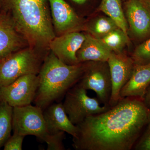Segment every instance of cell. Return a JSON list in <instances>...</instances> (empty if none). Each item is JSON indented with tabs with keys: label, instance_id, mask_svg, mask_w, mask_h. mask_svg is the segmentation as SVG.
I'll return each mask as SVG.
<instances>
[{
	"label": "cell",
	"instance_id": "7",
	"mask_svg": "<svg viewBox=\"0 0 150 150\" xmlns=\"http://www.w3.org/2000/svg\"><path fill=\"white\" fill-rule=\"evenodd\" d=\"M84 63L83 72L78 83L86 90L93 91L101 104L110 106L112 83L107 62Z\"/></svg>",
	"mask_w": 150,
	"mask_h": 150
},
{
	"label": "cell",
	"instance_id": "26",
	"mask_svg": "<svg viewBox=\"0 0 150 150\" xmlns=\"http://www.w3.org/2000/svg\"><path fill=\"white\" fill-rule=\"evenodd\" d=\"M147 125H148L147 128H150V109L149 111V115H148V123Z\"/></svg>",
	"mask_w": 150,
	"mask_h": 150
},
{
	"label": "cell",
	"instance_id": "22",
	"mask_svg": "<svg viewBox=\"0 0 150 150\" xmlns=\"http://www.w3.org/2000/svg\"><path fill=\"white\" fill-rule=\"evenodd\" d=\"M24 136L14 133L11 136L4 145V150H21L24 139Z\"/></svg>",
	"mask_w": 150,
	"mask_h": 150
},
{
	"label": "cell",
	"instance_id": "25",
	"mask_svg": "<svg viewBox=\"0 0 150 150\" xmlns=\"http://www.w3.org/2000/svg\"><path fill=\"white\" fill-rule=\"evenodd\" d=\"M143 101L146 106L150 109V86L148 88L146 93L145 95Z\"/></svg>",
	"mask_w": 150,
	"mask_h": 150
},
{
	"label": "cell",
	"instance_id": "4",
	"mask_svg": "<svg viewBox=\"0 0 150 150\" xmlns=\"http://www.w3.org/2000/svg\"><path fill=\"white\" fill-rule=\"evenodd\" d=\"M12 130L16 133L25 137L35 136L46 143L48 150H66L63 143L65 132L50 134L41 108L31 104L21 107H13Z\"/></svg>",
	"mask_w": 150,
	"mask_h": 150
},
{
	"label": "cell",
	"instance_id": "27",
	"mask_svg": "<svg viewBox=\"0 0 150 150\" xmlns=\"http://www.w3.org/2000/svg\"><path fill=\"white\" fill-rule=\"evenodd\" d=\"M144 1L150 9V0H144Z\"/></svg>",
	"mask_w": 150,
	"mask_h": 150
},
{
	"label": "cell",
	"instance_id": "13",
	"mask_svg": "<svg viewBox=\"0 0 150 150\" xmlns=\"http://www.w3.org/2000/svg\"><path fill=\"white\" fill-rule=\"evenodd\" d=\"M125 2L128 22L134 35L140 38L150 35V9L144 0Z\"/></svg>",
	"mask_w": 150,
	"mask_h": 150
},
{
	"label": "cell",
	"instance_id": "28",
	"mask_svg": "<svg viewBox=\"0 0 150 150\" xmlns=\"http://www.w3.org/2000/svg\"><path fill=\"white\" fill-rule=\"evenodd\" d=\"M123 1H127V0H123Z\"/></svg>",
	"mask_w": 150,
	"mask_h": 150
},
{
	"label": "cell",
	"instance_id": "21",
	"mask_svg": "<svg viewBox=\"0 0 150 150\" xmlns=\"http://www.w3.org/2000/svg\"><path fill=\"white\" fill-rule=\"evenodd\" d=\"M132 59L135 65L150 64V38L136 48Z\"/></svg>",
	"mask_w": 150,
	"mask_h": 150
},
{
	"label": "cell",
	"instance_id": "10",
	"mask_svg": "<svg viewBox=\"0 0 150 150\" xmlns=\"http://www.w3.org/2000/svg\"><path fill=\"white\" fill-rule=\"evenodd\" d=\"M110 70L112 91L109 106L115 105L121 98L122 89L129 80L134 67L132 58L122 54L112 52L107 62Z\"/></svg>",
	"mask_w": 150,
	"mask_h": 150
},
{
	"label": "cell",
	"instance_id": "16",
	"mask_svg": "<svg viewBox=\"0 0 150 150\" xmlns=\"http://www.w3.org/2000/svg\"><path fill=\"white\" fill-rule=\"evenodd\" d=\"M85 35V40L77 52L78 62H107L112 52L98 38H93L89 34Z\"/></svg>",
	"mask_w": 150,
	"mask_h": 150
},
{
	"label": "cell",
	"instance_id": "24",
	"mask_svg": "<svg viewBox=\"0 0 150 150\" xmlns=\"http://www.w3.org/2000/svg\"><path fill=\"white\" fill-rule=\"evenodd\" d=\"M75 11L76 7H82L85 6L89 0H64Z\"/></svg>",
	"mask_w": 150,
	"mask_h": 150
},
{
	"label": "cell",
	"instance_id": "29",
	"mask_svg": "<svg viewBox=\"0 0 150 150\" xmlns=\"http://www.w3.org/2000/svg\"><path fill=\"white\" fill-rule=\"evenodd\" d=\"M0 64H1V60H0Z\"/></svg>",
	"mask_w": 150,
	"mask_h": 150
},
{
	"label": "cell",
	"instance_id": "8",
	"mask_svg": "<svg viewBox=\"0 0 150 150\" xmlns=\"http://www.w3.org/2000/svg\"><path fill=\"white\" fill-rule=\"evenodd\" d=\"M38 83L37 75L22 76L0 88V102L6 103L12 107L31 104L35 99Z\"/></svg>",
	"mask_w": 150,
	"mask_h": 150
},
{
	"label": "cell",
	"instance_id": "23",
	"mask_svg": "<svg viewBox=\"0 0 150 150\" xmlns=\"http://www.w3.org/2000/svg\"><path fill=\"white\" fill-rule=\"evenodd\" d=\"M134 148L137 150H150V128H147L139 139L137 141Z\"/></svg>",
	"mask_w": 150,
	"mask_h": 150
},
{
	"label": "cell",
	"instance_id": "18",
	"mask_svg": "<svg viewBox=\"0 0 150 150\" xmlns=\"http://www.w3.org/2000/svg\"><path fill=\"white\" fill-rule=\"evenodd\" d=\"M13 107L6 102H0V149L11 136L12 130Z\"/></svg>",
	"mask_w": 150,
	"mask_h": 150
},
{
	"label": "cell",
	"instance_id": "14",
	"mask_svg": "<svg viewBox=\"0 0 150 150\" xmlns=\"http://www.w3.org/2000/svg\"><path fill=\"white\" fill-rule=\"evenodd\" d=\"M46 127L50 134L64 131L73 137L76 136L78 129L67 115L62 102L54 103L43 110Z\"/></svg>",
	"mask_w": 150,
	"mask_h": 150
},
{
	"label": "cell",
	"instance_id": "6",
	"mask_svg": "<svg viewBox=\"0 0 150 150\" xmlns=\"http://www.w3.org/2000/svg\"><path fill=\"white\" fill-rule=\"evenodd\" d=\"M87 91L77 83L67 92L64 97L63 104L65 111L70 121L75 125L88 116L105 112L110 107L101 105L97 98L88 95Z\"/></svg>",
	"mask_w": 150,
	"mask_h": 150
},
{
	"label": "cell",
	"instance_id": "3",
	"mask_svg": "<svg viewBox=\"0 0 150 150\" xmlns=\"http://www.w3.org/2000/svg\"><path fill=\"white\" fill-rule=\"evenodd\" d=\"M84 68V63L66 64L50 51L37 75L39 83L34 104L43 110L55 102H59L79 82Z\"/></svg>",
	"mask_w": 150,
	"mask_h": 150
},
{
	"label": "cell",
	"instance_id": "2",
	"mask_svg": "<svg viewBox=\"0 0 150 150\" xmlns=\"http://www.w3.org/2000/svg\"><path fill=\"white\" fill-rule=\"evenodd\" d=\"M0 12L10 18L30 47L49 52L56 35L48 0H0Z\"/></svg>",
	"mask_w": 150,
	"mask_h": 150
},
{
	"label": "cell",
	"instance_id": "19",
	"mask_svg": "<svg viewBox=\"0 0 150 150\" xmlns=\"http://www.w3.org/2000/svg\"><path fill=\"white\" fill-rule=\"evenodd\" d=\"M97 38L108 49L116 53H121L123 48L129 42L128 34L119 28Z\"/></svg>",
	"mask_w": 150,
	"mask_h": 150
},
{
	"label": "cell",
	"instance_id": "11",
	"mask_svg": "<svg viewBox=\"0 0 150 150\" xmlns=\"http://www.w3.org/2000/svg\"><path fill=\"white\" fill-rule=\"evenodd\" d=\"M85 38V34L79 31L68 33L52 39L49 44V49L59 60L66 64H77L79 63L77 52Z\"/></svg>",
	"mask_w": 150,
	"mask_h": 150
},
{
	"label": "cell",
	"instance_id": "15",
	"mask_svg": "<svg viewBox=\"0 0 150 150\" xmlns=\"http://www.w3.org/2000/svg\"><path fill=\"white\" fill-rule=\"evenodd\" d=\"M150 86V64L134 65L129 80L122 89L121 98H136L143 100Z\"/></svg>",
	"mask_w": 150,
	"mask_h": 150
},
{
	"label": "cell",
	"instance_id": "9",
	"mask_svg": "<svg viewBox=\"0 0 150 150\" xmlns=\"http://www.w3.org/2000/svg\"><path fill=\"white\" fill-rule=\"evenodd\" d=\"M56 36L84 29L83 19L64 0H48Z\"/></svg>",
	"mask_w": 150,
	"mask_h": 150
},
{
	"label": "cell",
	"instance_id": "20",
	"mask_svg": "<svg viewBox=\"0 0 150 150\" xmlns=\"http://www.w3.org/2000/svg\"><path fill=\"white\" fill-rule=\"evenodd\" d=\"M118 28L115 22L110 17H102L98 19L94 24L89 28V30L98 37V38H100Z\"/></svg>",
	"mask_w": 150,
	"mask_h": 150
},
{
	"label": "cell",
	"instance_id": "1",
	"mask_svg": "<svg viewBox=\"0 0 150 150\" xmlns=\"http://www.w3.org/2000/svg\"><path fill=\"white\" fill-rule=\"evenodd\" d=\"M149 109L140 98H122L77 124L72 146L76 150H131L147 125Z\"/></svg>",
	"mask_w": 150,
	"mask_h": 150
},
{
	"label": "cell",
	"instance_id": "12",
	"mask_svg": "<svg viewBox=\"0 0 150 150\" xmlns=\"http://www.w3.org/2000/svg\"><path fill=\"white\" fill-rule=\"evenodd\" d=\"M29 47L27 40L16 27L10 18L0 12V60Z\"/></svg>",
	"mask_w": 150,
	"mask_h": 150
},
{
	"label": "cell",
	"instance_id": "5",
	"mask_svg": "<svg viewBox=\"0 0 150 150\" xmlns=\"http://www.w3.org/2000/svg\"><path fill=\"white\" fill-rule=\"evenodd\" d=\"M48 53L28 47L2 60L0 64V88L25 75L38 74Z\"/></svg>",
	"mask_w": 150,
	"mask_h": 150
},
{
	"label": "cell",
	"instance_id": "17",
	"mask_svg": "<svg viewBox=\"0 0 150 150\" xmlns=\"http://www.w3.org/2000/svg\"><path fill=\"white\" fill-rule=\"evenodd\" d=\"M98 9L113 20L118 27L128 34V25L121 0H101Z\"/></svg>",
	"mask_w": 150,
	"mask_h": 150
}]
</instances>
